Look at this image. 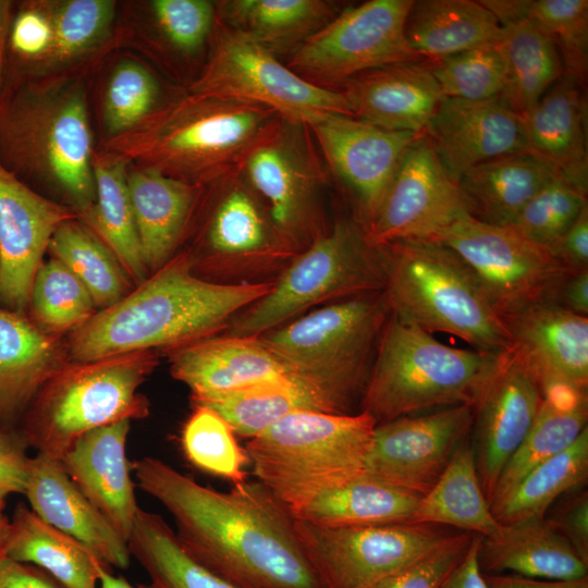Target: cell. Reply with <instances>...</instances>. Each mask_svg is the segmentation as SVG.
<instances>
[{
  "instance_id": "obj_1",
  "label": "cell",
  "mask_w": 588,
  "mask_h": 588,
  "mask_svg": "<svg viewBox=\"0 0 588 588\" xmlns=\"http://www.w3.org/2000/svg\"><path fill=\"white\" fill-rule=\"evenodd\" d=\"M138 488L172 516L183 549L236 588H327L290 509L259 481L203 486L166 462H132Z\"/></svg>"
},
{
  "instance_id": "obj_2",
  "label": "cell",
  "mask_w": 588,
  "mask_h": 588,
  "mask_svg": "<svg viewBox=\"0 0 588 588\" xmlns=\"http://www.w3.org/2000/svg\"><path fill=\"white\" fill-rule=\"evenodd\" d=\"M189 252L175 254L117 304L70 332V362L168 348L211 336L272 287L222 284L197 277Z\"/></svg>"
},
{
  "instance_id": "obj_3",
  "label": "cell",
  "mask_w": 588,
  "mask_h": 588,
  "mask_svg": "<svg viewBox=\"0 0 588 588\" xmlns=\"http://www.w3.org/2000/svg\"><path fill=\"white\" fill-rule=\"evenodd\" d=\"M88 77L25 84L0 99V164L77 216L96 199Z\"/></svg>"
},
{
  "instance_id": "obj_4",
  "label": "cell",
  "mask_w": 588,
  "mask_h": 588,
  "mask_svg": "<svg viewBox=\"0 0 588 588\" xmlns=\"http://www.w3.org/2000/svg\"><path fill=\"white\" fill-rule=\"evenodd\" d=\"M280 122L265 107L184 89L135 128L97 149L172 179L205 185L240 171L250 150Z\"/></svg>"
},
{
  "instance_id": "obj_5",
  "label": "cell",
  "mask_w": 588,
  "mask_h": 588,
  "mask_svg": "<svg viewBox=\"0 0 588 588\" xmlns=\"http://www.w3.org/2000/svg\"><path fill=\"white\" fill-rule=\"evenodd\" d=\"M390 316L383 292L324 305L258 336L330 414L359 412L377 344Z\"/></svg>"
},
{
  "instance_id": "obj_6",
  "label": "cell",
  "mask_w": 588,
  "mask_h": 588,
  "mask_svg": "<svg viewBox=\"0 0 588 588\" xmlns=\"http://www.w3.org/2000/svg\"><path fill=\"white\" fill-rule=\"evenodd\" d=\"M506 353L449 346L390 314L359 412L379 425L434 407H475Z\"/></svg>"
},
{
  "instance_id": "obj_7",
  "label": "cell",
  "mask_w": 588,
  "mask_h": 588,
  "mask_svg": "<svg viewBox=\"0 0 588 588\" xmlns=\"http://www.w3.org/2000/svg\"><path fill=\"white\" fill-rule=\"evenodd\" d=\"M380 248L385 267L382 292L392 316L429 333L455 335L478 351L512 350L502 318L454 252L432 238Z\"/></svg>"
},
{
  "instance_id": "obj_8",
  "label": "cell",
  "mask_w": 588,
  "mask_h": 588,
  "mask_svg": "<svg viewBox=\"0 0 588 588\" xmlns=\"http://www.w3.org/2000/svg\"><path fill=\"white\" fill-rule=\"evenodd\" d=\"M376 421L294 411L250 438L244 450L254 474L292 514L364 475Z\"/></svg>"
},
{
  "instance_id": "obj_9",
  "label": "cell",
  "mask_w": 588,
  "mask_h": 588,
  "mask_svg": "<svg viewBox=\"0 0 588 588\" xmlns=\"http://www.w3.org/2000/svg\"><path fill=\"white\" fill-rule=\"evenodd\" d=\"M157 364L154 351L69 362L25 409L23 442L37 453L61 460L86 432L146 417L149 402L138 388Z\"/></svg>"
},
{
  "instance_id": "obj_10",
  "label": "cell",
  "mask_w": 588,
  "mask_h": 588,
  "mask_svg": "<svg viewBox=\"0 0 588 588\" xmlns=\"http://www.w3.org/2000/svg\"><path fill=\"white\" fill-rule=\"evenodd\" d=\"M117 0H21L11 21L4 90L89 77L114 50Z\"/></svg>"
},
{
  "instance_id": "obj_11",
  "label": "cell",
  "mask_w": 588,
  "mask_h": 588,
  "mask_svg": "<svg viewBox=\"0 0 588 588\" xmlns=\"http://www.w3.org/2000/svg\"><path fill=\"white\" fill-rule=\"evenodd\" d=\"M384 282L382 249L369 244L365 228L338 221L293 259L266 295L231 320L228 335L258 338L318 304L380 292Z\"/></svg>"
},
{
  "instance_id": "obj_12",
  "label": "cell",
  "mask_w": 588,
  "mask_h": 588,
  "mask_svg": "<svg viewBox=\"0 0 588 588\" xmlns=\"http://www.w3.org/2000/svg\"><path fill=\"white\" fill-rule=\"evenodd\" d=\"M206 60L186 91L257 105L293 125L309 126L328 113L351 115L341 90L315 85L281 63L271 51L218 22Z\"/></svg>"
},
{
  "instance_id": "obj_13",
  "label": "cell",
  "mask_w": 588,
  "mask_h": 588,
  "mask_svg": "<svg viewBox=\"0 0 588 588\" xmlns=\"http://www.w3.org/2000/svg\"><path fill=\"white\" fill-rule=\"evenodd\" d=\"M432 240L466 264L501 318L538 303H552L563 281L574 273L547 247L513 226L489 224L468 213Z\"/></svg>"
},
{
  "instance_id": "obj_14",
  "label": "cell",
  "mask_w": 588,
  "mask_h": 588,
  "mask_svg": "<svg viewBox=\"0 0 588 588\" xmlns=\"http://www.w3.org/2000/svg\"><path fill=\"white\" fill-rule=\"evenodd\" d=\"M413 0H370L338 13L294 50L289 68L329 88L385 65L422 61L405 36Z\"/></svg>"
},
{
  "instance_id": "obj_15",
  "label": "cell",
  "mask_w": 588,
  "mask_h": 588,
  "mask_svg": "<svg viewBox=\"0 0 588 588\" xmlns=\"http://www.w3.org/2000/svg\"><path fill=\"white\" fill-rule=\"evenodd\" d=\"M295 524L327 588H375L456 532L446 526L413 520L330 527L295 517Z\"/></svg>"
},
{
  "instance_id": "obj_16",
  "label": "cell",
  "mask_w": 588,
  "mask_h": 588,
  "mask_svg": "<svg viewBox=\"0 0 588 588\" xmlns=\"http://www.w3.org/2000/svg\"><path fill=\"white\" fill-rule=\"evenodd\" d=\"M474 406L444 407L376 425L364 474L416 497H424L470 434Z\"/></svg>"
},
{
  "instance_id": "obj_17",
  "label": "cell",
  "mask_w": 588,
  "mask_h": 588,
  "mask_svg": "<svg viewBox=\"0 0 588 588\" xmlns=\"http://www.w3.org/2000/svg\"><path fill=\"white\" fill-rule=\"evenodd\" d=\"M468 213L457 183L440 163L425 134L405 151L383 200L365 228L369 244L433 238Z\"/></svg>"
},
{
  "instance_id": "obj_18",
  "label": "cell",
  "mask_w": 588,
  "mask_h": 588,
  "mask_svg": "<svg viewBox=\"0 0 588 588\" xmlns=\"http://www.w3.org/2000/svg\"><path fill=\"white\" fill-rule=\"evenodd\" d=\"M76 218L74 209L40 195L0 164V306L28 313L33 281L53 233Z\"/></svg>"
},
{
  "instance_id": "obj_19",
  "label": "cell",
  "mask_w": 588,
  "mask_h": 588,
  "mask_svg": "<svg viewBox=\"0 0 588 588\" xmlns=\"http://www.w3.org/2000/svg\"><path fill=\"white\" fill-rule=\"evenodd\" d=\"M324 158L353 193L366 228L375 218L408 147L425 134L389 131L328 113L309 125Z\"/></svg>"
},
{
  "instance_id": "obj_20",
  "label": "cell",
  "mask_w": 588,
  "mask_h": 588,
  "mask_svg": "<svg viewBox=\"0 0 588 588\" xmlns=\"http://www.w3.org/2000/svg\"><path fill=\"white\" fill-rule=\"evenodd\" d=\"M542 389L522 358L509 351L474 407L470 434L479 481L489 502L502 469L527 436Z\"/></svg>"
},
{
  "instance_id": "obj_21",
  "label": "cell",
  "mask_w": 588,
  "mask_h": 588,
  "mask_svg": "<svg viewBox=\"0 0 588 588\" xmlns=\"http://www.w3.org/2000/svg\"><path fill=\"white\" fill-rule=\"evenodd\" d=\"M284 121L243 161L240 171L255 194L268 205L269 220L283 242L307 237L314 226L319 175L297 125Z\"/></svg>"
},
{
  "instance_id": "obj_22",
  "label": "cell",
  "mask_w": 588,
  "mask_h": 588,
  "mask_svg": "<svg viewBox=\"0 0 588 588\" xmlns=\"http://www.w3.org/2000/svg\"><path fill=\"white\" fill-rule=\"evenodd\" d=\"M426 135L456 183L475 166L529 151L523 117L499 97L480 101L444 98Z\"/></svg>"
},
{
  "instance_id": "obj_23",
  "label": "cell",
  "mask_w": 588,
  "mask_h": 588,
  "mask_svg": "<svg viewBox=\"0 0 588 588\" xmlns=\"http://www.w3.org/2000/svg\"><path fill=\"white\" fill-rule=\"evenodd\" d=\"M216 24L215 2L207 0H119L117 34L121 49L150 65L177 70L199 58Z\"/></svg>"
},
{
  "instance_id": "obj_24",
  "label": "cell",
  "mask_w": 588,
  "mask_h": 588,
  "mask_svg": "<svg viewBox=\"0 0 588 588\" xmlns=\"http://www.w3.org/2000/svg\"><path fill=\"white\" fill-rule=\"evenodd\" d=\"M512 351L525 363L541 389L563 383L588 388V316L554 303L531 305L502 317Z\"/></svg>"
},
{
  "instance_id": "obj_25",
  "label": "cell",
  "mask_w": 588,
  "mask_h": 588,
  "mask_svg": "<svg viewBox=\"0 0 588 588\" xmlns=\"http://www.w3.org/2000/svg\"><path fill=\"white\" fill-rule=\"evenodd\" d=\"M170 354L171 375L191 389L192 399L269 383L302 388L259 338L209 336L173 348Z\"/></svg>"
},
{
  "instance_id": "obj_26",
  "label": "cell",
  "mask_w": 588,
  "mask_h": 588,
  "mask_svg": "<svg viewBox=\"0 0 588 588\" xmlns=\"http://www.w3.org/2000/svg\"><path fill=\"white\" fill-rule=\"evenodd\" d=\"M130 421L86 432L60 460L74 485L126 542L139 509L126 455Z\"/></svg>"
},
{
  "instance_id": "obj_27",
  "label": "cell",
  "mask_w": 588,
  "mask_h": 588,
  "mask_svg": "<svg viewBox=\"0 0 588 588\" xmlns=\"http://www.w3.org/2000/svg\"><path fill=\"white\" fill-rule=\"evenodd\" d=\"M342 85L354 118L389 131L426 134L445 98L425 60L373 69Z\"/></svg>"
},
{
  "instance_id": "obj_28",
  "label": "cell",
  "mask_w": 588,
  "mask_h": 588,
  "mask_svg": "<svg viewBox=\"0 0 588 588\" xmlns=\"http://www.w3.org/2000/svg\"><path fill=\"white\" fill-rule=\"evenodd\" d=\"M24 495L38 517L79 541L102 563L130 566L127 542L74 485L60 460L42 453L30 457Z\"/></svg>"
},
{
  "instance_id": "obj_29",
  "label": "cell",
  "mask_w": 588,
  "mask_h": 588,
  "mask_svg": "<svg viewBox=\"0 0 588 588\" xmlns=\"http://www.w3.org/2000/svg\"><path fill=\"white\" fill-rule=\"evenodd\" d=\"M182 90L168 91L156 69L139 56L121 48L111 52L88 77L96 148L135 128Z\"/></svg>"
},
{
  "instance_id": "obj_30",
  "label": "cell",
  "mask_w": 588,
  "mask_h": 588,
  "mask_svg": "<svg viewBox=\"0 0 588 588\" xmlns=\"http://www.w3.org/2000/svg\"><path fill=\"white\" fill-rule=\"evenodd\" d=\"M232 174L200 186L186 233L193 231L196 246L213 256L244 258L268 253L273 241L282 240L254 191L245 183L231 182Z\"/></svg>"
},
{
  "instance_id": "obj_31",
  "label": "cell",
  "mask_w": 588,
  "mask_h": 588,
  "mask_svg": "<svg viewBox=\"0 0 588 588\" xmlns=\"http://www.w3.org/2000/svg\"><path fill=\"white\" fill-rule=\"evenodd\" d=\"M584 83L564 73L523 114L528 149L554 164L562 176L587 194V100Z\"/></svg>"
},
{
  "instance_id": "obj_32",
  "label": "cell",
  "mask_w": 588,
  "mask_h": 588,
  "mask_svg": "<svg viewBox=\"0 0 588 588\" xmlns=\"http://www.w3.org/2000/svg\"><path fill=\"white\" fill-rule=\"evenodd\" d=\"M126 182L143 258L151 274L176 254L201 185L132 163Z\"/></svg>"
},
{
  "instance_id": "obj_33",
  "label": "cell",
  "mask_w": 588,
  "mask_h": 588,
  "mask_svg": "<svg viewBox=\"0 0 588 588\" xmlns=\"http://www.w3.org/2000/svg\"><path fill=\"white\" fill-rule=\"evenodd\" d=\"M70 362L68 345L27 314L0 306V420L25 412L40 388Z\"/></svg>"
},
{
  "instance_id": "obj_34",
  "label": "cell",
  "mask_w": 588,
  "mask_h": 588,
  "mask_svg": "<svg viewBox=\"0 0 588 588\" xmlns=\"http://www.w3.org/2000/svg\"><path fill=\"white\" fill-rule=\"evenodd\" d=\"M479 565L485 575L513 572L547 580H576L588 576V563L544 517L502 525L482 537Z\"/></svg>"
},
{
  "instance_id": "obj_35",
  "label": "cell",
  "mask_w": 588,
  "mask_h": 588,
  "mask_svg": "<svg viewBox=\"0 0 588 588\" xmlns=\"http://www.w3.org/2000/svg\"><path fill=\"white\" fill-rule=\"evenodd\" d=\"M559 176L554 164L524 151L475 166L457 186L468 215L489 224L511 225L525 205Z\"/></svg>"
},
{
  "instance_id": "obj_36",
  "label": "cell",
  "mask_w": 588,
  "mask_h": 588,
  "mask_svg": "<svg viewBox=\"0 0 588 588\" xmlns=\"http://www.w3.org/2000/svg\"><path fill=\"white\" fill-rule=\"evenodd\" d=\"M587 420L586 389L563 383L543 387L534 422L502 469L490 509L504 499L530 470L567 449L587 428Z\"/></svg>"
},
{
  "instance_id": "obj_37",
  "label": "cell",
  "mask_w": 588,
  "mask_h": 588,
  "mask_svg": "<svg viewBox=\"0 0 588 588\" xmlns=\"http://www.w3.org/2000/svg\"><path fill=\"white\" fill-rule=\"evenodd\" d=\"M502 32L497 16L473 0H413L405 22L406 40L422 60L497 42Z\"/></svg>"
},
{
  "instance_id": "obj_38",
  "label": "cell",
  "mask_w": 588,
  "mask_h": 588,
  "mask_svg": "<svg viewBox=\"0 0 588 588\" xmlns=\"http://www.w3.org/2000/svg\"><path fill=\"white\" fill-rule=\"evenodd\" d=\"M127 166L125 159L96 148L93 157L96 199L78 215V220L111 250L137 286L150 274L143 258L128 196Z\"/></svg>"
},
{
  "instance_id": "obj_39",
  "label": "cell",
  "mask_w": 588,
  "mask_h": 588,
  "mask_svg": "<svg viewBox=\"0 0 588 588\" xmlns=\"http://www.w3.org/2000/svg\"><path fill=\"white\" fill-rule=\"evenodd\" d=\"M498 41L505 65V84L499 98L523 115L565 73L558 46L532 20L500 22Z\"/></svg>"
},
{
  "instance_id": "obj_40",
  "label": "cell",
  "mask_w": 588,
  "mask_h": 588,
  "mask_svg": "<svg viewBox=\"0 0 588 588\" xmlns=\"http://www.w3.org/2000/svg\"><path fill=\"white\" fill-rule=\"evenodd\" d=\"M322 0H225L215 2L216 20L273 54L297 49L334 14Z\"/></svg>"
},
{
  "instance_id": "obj_41",
  "label": "cell",
  "mask_w": 588,
  "mask_h": 588,
  "mask_svg": "<svg viewBox=\"0 0 588 588\" xmlns=\"http://www.w3.org/2000/svg\"><path fill=\"white\" fill-rule=\"evenodd\" d=\"M413 522L482 537L500 530L502 525L493 516L479 481L470 434L457 446L436 485L420 498Z\"/></svg>"
},
{
  "instance_id": "obj_42",
  "label": "cell",
  "mask_w": 588,
  "mask_h": 588,
  "mask_svg": "<svg viewBox=\"0 0 588 588\" xmlns=\"http://www.w3.org/2000/svg\"><path fill=\"white\" fill-rule=\"evenodd\" d=\"M7 558L42 569L65 588H97L99 559L23 503L11 519Z\"/></svg>"
},
{
  "instance_id": "obj_43",
  "label": "cell",
  "mask_w": 588,
  "mask_h": 588,
  "mask_svg": "<svg viewBox=\"0 0 588 588\" xmlns=\"http://www.w3.org/2000/svg\"><path fill=\"white\" fill-rule=\"evenodd\" d=\"M420 498L367 475L322 494L293 514L330 527L378 526L411 522Z\"/></svg>"
},
{
  "instance_id": "obj_44",
  "label": "cell",
  "mask_w": 588,
  "mask_h": 588,
  "mask_svg": "<svg viewBox=\"0 0 588 588\" xmlns=\"http://www.w3.org/2000/svg\"><path fill=\"white\" fill-rule=\"evenodd\" d=\"M587 478L588 427L567 449L530 470L491 512L501 525L544 517L558 499L584 487Z\"/></svg>"
},
{
  "instance_id": "obj_45",
  "label": "cell",
  "mask_w": 588,
  "mask_h": 588,
  "mask_svg": "<svg viewBox=\"0 0 588 588\" xmlns=\"http://www.w3.org/2000/svg\"><path fill=\"white\" fill-rule=\"evenodd\" d=\"M127 544L159 588H236L194 560L156 513L138 509Z\"/></svg>"
},
{
  "instance_id": "obj_46",
  "label": "cell",
  "mask_w": 588,
  "mask_h": 588,
  "mask_svg": "<svg viewBox=\"0 0 588 588\" xmlns=\"http://www.w3.org/2000/svg\"><path fill=\"white\" fill-rule=\"evenodd\" d=\"M48 252L85 285L99 310L117 304L135 287L111 250L78 218L56 230Z\"/></svg>"
},
{
  "instance_id": "obj_47",
  "label": "cell",
  "mask_w": 588,
  "mask_h": 588,
  "mask_svg": "<svg viewBox=\"0 0 588 588\" xmlns=\"http://www.w3.org/2000/svg\"><path fill=\"white\" fill-rule=\"evenodd\" d=\"M499 22L525 17L539 24L555 41L565 73L583 83L588 69L587 0H481Z\"/></svg>"
},
{
  "instance_id": "obj_48",
  "label": "cell",
  "mask_w": 588,
  "mask_h": 588,
  "mask_svg": "<svg viewBox=\"0 0 588 588\" xmlns=\"http://www.w3.org/2000/svg\"><path fill=\"white\" fill-rule=\"evenodd\" d=\"M225 419L235 433L249 439L285 415L299 409L322 412L318 403L293 383H269L243 390L193 399Z\"/></svg>"
},
{
  "instance_id": "obj_49",
  "label": "cell",
  "mask_w": 588,
  "mask_h": 588,
  "mask_svg": "<svg viewBox=\"0 0 588 588\" xmlns=\"http://www.w3.org/2000/svg\"><path fill=\"white\" fill-rule=\"evenodd\" d=\"M85 285L60 260L51 257L37 270L29 296L28 317L42 331H73L98 310Z\"/></svg>"
},
{
  "instance_id": "obj_50",
  "label": "cell",
  "mask_w": 588,
  "mask_h": 588,
  "mask_svg": "<svg viewBox=\"0 0 588 588\" xmlns=\"http://www.w3.org/2000/svg\"><path fill=\"white\" fill-rule=\"evenodd\" d=\"M182 448L187 460L201 470L238 485L246 481L248 462L230 424L213 409L195 405L182 430Z\"/></svg>"
},
{
  "instance_id": "obj_51",
  "label": "cell",
  "mask_w": 588,
  "mask_h": 588,
  "mask_svg": "<svg viewBox=\"0 0 588 588\" xmlns=\"http://www.w3.org/2000/svg\"><path fill=\"white\" fill-rule=\"evenodd\" d=\"M425 61L445 98L488 100L504 88L505 65L498 41Z\"/></svg>"
},
{
  "instance_id": "obj_52",
  "label": "cell",
  "mask_w": 588,
  "mask_h": 588,
  "mask_svg": "<svg viewBox=\"0 0 588 588\" xmlns=\"http://www.w3.org/2000/svg\"><path fill=\"white\" fill-rule=\"evenodd\" d=\"M587 205V194L559 176L525 205L511 226L530 241L549 248Z\"/></svg>"
},
{
  "instance_id": "obj_53",
  "label": "cell",
  "mask_w": 588,
  "mask_h": 588,
  "mask_svg": "<svg viewBox=\"0 0 588 588\" xmlns=\"http://www.w3.org/2000/svg\"><path fill=\"white\" fill-rule=\"evenodd\" d=\"M456 531L433 550L383 579L375 588H440L464 558L473 536Z\"/></svg>"
},
{
  "instance_id": "obj_54",
  "label": "cell",
  "mask_w": 588,
  "mask_h": 588,
  "mask_svg": "<svg viewBox=\"0 0 588 588\" xmlns=\"http://www.w3.org/2000/svg\"><path fill=\"white\" fill-rule=\"evenodd\" d=\"M544 518L561 532L588 563V493L584 487L555 501Z\"/></svg>"
},
{
  "instance_id": "obj_55",
  "label": "cell",
  "mask_w": 588,
  "mask_h": 588,
  "mask_svg": "<svg viewBox=\"0 0 588 588\" xmlns=\"http://www.w3.org/2000/svg\"><path fill=\"white\" fill-rule=\"evenodd\" d=\"M22 438L0 429V495L24 494L29 458L24 452Z\"/></svg>"
},
{
  "instance_id": "obj_56",
  "label": "cell",
  "mask_w": 588,
  "mask_h": 588,
  "mask_svg": "<svg viewBox=\"0 0 588 588\" xmlns=\"http://www.w3.org/2000/svg\"><path fill=\"white\" fill-rule=\"evenodd\" d=\"M548 249L572 272L588 269V205Z\"/></svg>"
},
{
  "instance_id": "obj_57",
  "label": "cell",
  "mask_w": 588,
  "mask_h": 588,
  "mask_svg": "<svg viewBox=\"0 0 588 588\" xmlns=\"http://www.w3.org/2000/svg\"><path fill=\"white\" fill-rule=\"evenodd\" d=\"M0 588H65L42 569L9 558L0 560Z\"/></svg>"
},
{
  "instance_id": "obj_58",
  "label": "cell",
  "mask_w": 588,
  "mask_h": 588,
  "mask_svg": "<svg viewBox=\"0 0 588 588\" xmlns=\"http://www.w3.org/2000/svg\"><path fill=\"white\" fill-rule=\"evenodd\" d=\"M482 536L475 534L462 561L450 573L440 588H488L479 565V548Z\"/></svg>"
},
{
  "instance_id": "obj_59",
  "label": "cell",
  "mask_w": 588,
  "mask_h": 588,
  "mask_svg": "<svg viewBox=\"0 0 588 588\" xmlns=\"http://www.w3.org/2000/svg\"><path fill=\"white\" fill-rule=\"evenodd\" d=\"M552 303L577 315L588 316V269L569 274Z\"/></svg>"
},
{
  "instance_id": "obj_60",
  "label": "cell",
  "mask_w": 588,
  "mask_h": 588,
  "mask_svg": "<svg viewBox=\"0 0 588 588\" xmlns=\"http://www.w3.org/2000/svg\"><path fill=\"white\" fill-rule=\"evenodd\" d=\"M488 588H588V576L576 580H547L519 575H485Z\"/></svg>"
},
{
  "instance_id": "obj_61",
  "label": "cell",
  "mask_w": 588,
  "mask_h": 588,
  "mask_svg": "<svg viewBox=\"0 0 588 588\" xmlns=\"http://www.w3.org/2000/svg\"><path fill=\"white\" fill-rule=\"evenodd\" d=\"M14 5L15 1L0 0V99L5 86L8 38Z\"/></svg>"
},
{
  "instance_id": "obj_62",
  "label": "cell",
  "mask_w": 588,
  "mask_h": 588,
  "mask_svg": "<svg viewBox=\"0 0 588 588\" xmlns=\"http://www.w3.org/2000/svg\"><path fill=\"white\" fill-rule=\"evenodd\" d=\"M96 567L99 588H159L152 583L150 585L134 586L124 577L113 575L109 569V566L100 560L97 562Z\"/></svg>"
},
{
  "instance_id": "obj_63",
  "label": "cell",
  "mask_w": 588,
  "mask_h": 588,
  "mask_svg": "<svg viewBox=\"0 0 588 588\" xmlns=\"http://www.w3.org/2000/svg\"><path fill=\"white\" fill-rule=\"evenodd\" d=\"M11 534V520L0 512V560L7 556Z\"/></svg>"
},
{
  "instance_id": "obj_64",
  "label": "cell",
  "mask_w": 588,
  "mask_h": 588,
  "mask_svg": "<svg viewBox=\"0 0 588 588\" xmlns=\"http://www.w3.org/2000/svg\"><path fill=\"white\" fill-rule=\"evenodd\" d=\"M4 506H5L4 498L0 495V512H2V510L4 509Z\"/></svg>"
}]
</instances>
